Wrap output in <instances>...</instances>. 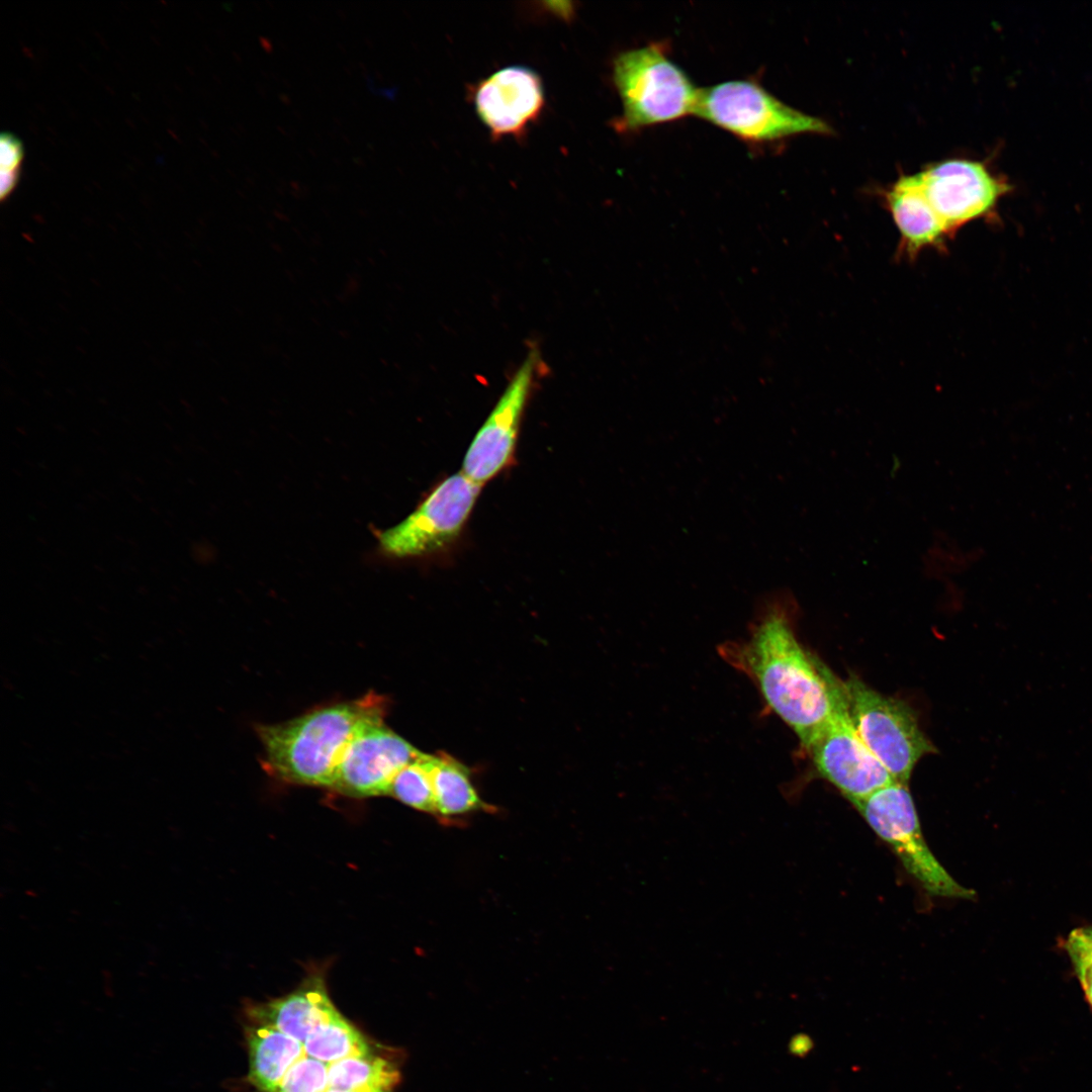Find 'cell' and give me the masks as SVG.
<instances>
[{
  "label": "cell",
  "mask_w": 1092,
  "mask_h": 1092,
  "mask_svg": "<svg viewBox=\"0 0 1092 1092\" xmlns=\"http://www.w3.org/2000/svg\"><path fill=\"white\" fill-rule=\"evenodd\" d=\"M612 81L622 112L615 129L633 132L695 114L700 95L687 73L674 63L663 42H651L618 54Z\"/></svg>",
  "instance_id": "cell-3"
},
{
  "label": "cell",
  "mask_w": 1092,
  "mask_h": 1092,
  "mask_svg": "<svg viewBox=\"0 0 1092 1092\" xmlns=\"http://www.w3.org/2000/svg\"><path fill=\"white\" fill-rule=\"evenodd\" d=\"M1064 946L1077 948L1092 958V925L1078 927L1071 931Z\"/></svg>",
  "instance_id": "cell-23"
},
{
  "label": "cell",
  "mask_w": 1092,
  "mask_h": 1092,
  "mask_svg": "<svg viewBox=\"0 0 1092 1092\" xmlns=\"http://www.w3.org/2000/svg\"><path fill=\"white\" fill-rule=\"evenodd\" d=\"M471 101L494 140L521 139L541 117L546 103L543 82L529 67H504L477 82Z\"/></svg>",
  "instance_id": "cell-12"
},
{
  "label": "cell",
  "mask_w": 1092,
  "mask_h": 1092,
  "mask_svg": "<svg viewBox=\"0 0 1092 1092\" xmlns=\"http://www.w3.org/2000/svg\"><path fill=\"white\" fill-rule=\"evenodd\" d=\"M855 729L875 757L901 784L921 757L935 751L905 702L883 695L856 676L843 682Z\"/></svg>",
  "instance_id": "cell-6"
},
{
  "label": "cell",
  "mask_w": 1092,
  "mask_h": 1092,
  "mask_svg": "<svg viewBox=\"0 0 1092 1092\" xmlns=\"http://www.w3.org/2000/svg\"><path fill=\"white\" fill-rule=\"evenodd\" d=\"M386 706L385 698L370 692L285 722L259 725L264 768L286 783L331 788L352 738L366 723L384 717Z\"/></svg>",
  "instance_id": "cell-2"
},
{
  "label": "cell",
  "mask_w": 1092,
  "mask_h": 1092,
  "mask_svg": "<svg viewBox=\"0 0 1092 1092\" xmlns=\"http://www.w3.org/2000/svg\"><path fill=\"white\" fill-rule=\"evenodd\" d=\"M24 159L21 141L11 132L0 136V198L5 201L15 190Z\"/></svg>",
  "instance_id": "cell-21"
},
{
  "label": "cell",
  "mask_w": 1092,
  "mask_h": 1092,
  "mask_svg": "<svg viewBox=\"0 0 1092 1092\" xmlns=\"http://www.w3.org/2000/svg\"><path fill=\"white\" fill-rule=\"evenodd\" d=\"M435 755L421 753L394 778L389 795L407 806L436 813L433 771Z\"/></svg>",
  "instance_id": "cell-19"
},
{
  "label": "cell",
  "mask_w": 1092,
  "mask_h": 1092,
  "mask_svg": "<svg viewBox=\"0 0 1092 1092\" xmlns=\"http://www.w3.org/2000/svg\"><path fill=\"white\" fill-rule=\"evenodd\" d=\"M337 1009L324 979L312 976L291 994L253 1010L261 1024L270 1025L304 1043L309 1032Z\"/></svg>",
  "instance_id": "cell-14"
},
{
  "label": "cell",
  "mask_w": 1092,
  "mask_h": 1092,
  "mask_svg": "<svg viewBox=\"0 0 1092 1092\" xmlns=\"http://www.w3.org/2000/svg\"><path fill=\"white\" fill-rule=\"evenodd\" d=\"M1064 947L1071 959L1075 974L1084 991L1086 1000L1092 1007V958L1077 948L1071 946Z\"/></svg>",
  "instance_id": "cell-22"
},
{
  "label": "cell",
  "mask_w": 1092,
  "mask_h": 1092,
  "mask_svg": "<svg viewBox=\"0 0 1092 1092\" xmlns=\"http://www.w3.org/2000/svg\"><path fill=\"white\" fill-rule=\"evenodd\" d=\"M433 781L439 816H458L486 808L470 782L468 768L450 755H435Z\"/></svg>",
  "instance_id": "cell-16"
},
{
  "label": "cell",
  "mask_w": 1092,
  "mask_h": 1092,
  "mask_svg": "<svg viewBox=\"0 0 1092 1092\" xmlns=\"http://www.w3.org/2000/svg\"><path fill=\"white\" fill-rule=\"evenodd\" d=\"M383 719L366 723L355 734L336 767L331 789L357 798L389 795L399 770L421 755Z\"/></svg>",
  "instance_id": "cell-10"
},
{
  "label": "cell",
  "mask_w": 1092,
  "mask_h": 1092,
  "mask_svg": "<svg viewBox=\"0 0 1092 1092\" xmlns=\"http://www.w3.org/2000/svg\"><path fill=\"white\" fill-rule=\"evenodd\" d=\"M852 804L927 893L944 898L975 897V892L960 885L928 847L906 784L894 782Z\"/></svg>",
  "instance_id": "cell-5"
},
{
  "label": "cell",
  "mask_w": 1092,
  "mask_h": 1092,
  "mask_svg": "<svg viewBox=\"0 0 1092 1092\" xmlns=\"http://www.w3.org/2000/svg\"><path fill=\"white\" fill-rule=\"evenodd\" d=\"M481 486L462 471L447 477L403 521L381 533L382 550L404 558L446 548L459 537Z\"/></svg>",
  "instance_id": "cell-7"
},
{
  "label": "cell",
  "mask_w": 1092,
  "mask_h": 1092,
  "mask_svg": "<svg viewBox=\"0 0 1092 1092\" xmlns=\"http://www.w3.org/2000/svg\"><path fill=\"white\" fill-rule=\"evenodd\" d=\"M695 114L751 145L831 132L824 120L782 102L752 80H731L700 89Z\"/></svg>",
  "instance_id": "cell-4"
},
{
  "label": "cell",
  "mask_w": 1092,
  "mask_h": 1092,
  "mask_svg": "<svg viewBox=\"0 0 1092 1092\" xmlns=\"http://www.w3.org/2000/svg\"><path fill=\"white\" fill-rule=\"evenodd\" d=\"M930 206L949 237L963 225L994 211L1011 189L978 161L952 159L916 173Z\"/></svg>",
  "instance_id": "cell-9"
},
{
  "label": "cell",
  "mask_w": 1092,
  "mask_h": 1092,
  "mask_svg": "<svg viewBox=\"0 0 1092 1092\" xmlns=\"http://www.w3.org/2000/svg\"><path fill=\"white\" fill-rule=\"evenodd\" d=\"M249 1046L251 1083L262 1092H273L287 1071L303 1056V1044L266 1024L250 1029Z\"/></svg>",
  "instance_id": "cell-15"
},
{
  "label": "cell",
  "mask_w": 1092,
  "mask_h": 1092,
  "mask_svg": "<svg viewBox=\"0 0 1092 1092\" xmlns=\"http://www.w3.org/2000/svg\"><path fill=\"white\" fill-rule=\"evenodd\" d=\"M303 1048L307 1056L327 1064L372 1054L363 1034L338 1010L309 1032Z\"/></svg>",
  "instance_id": "cell-18"
},
{
  "label": "cell",
  "mask_w": 1092,
  "mask_h": 1092,
  "mask_svg": "<svg viewBox=\"0 0 1092 1092\" xmlns=\"http://www.w3.org/2000/svg\"><path fill=\"white\" fill-rule=\"evenodd\" d=\"M325 1092H384V1091H349L336 1088H328Z\"/></svg>",
  "instance_id": "cell-24"
},
{
  "label": "cell",
  "mask_w": 1092,
  "mask_h": 1092,
  "mask_svg": "<svg viewBox=\"0 0 1092 1092\" xmlns=\"http://www.w3.org/2000/svg\"><path fill=\"white\" fill-rule=\"evenodd\" d=\"M328 1088V1064L305 1055L287 1071L273 1092H325Z\"/></svg>",
  "instance_id": "cell-20"
},
{
  "label": "cell",
  "mask_w": 1092,
  "mask_h": 1092,
  "mask_svg": "<svg viewBox=\"0 0 1092 1092\" xmlns=\"http://www.w3.org/2000/svg\"><path fill=\"white\" fill-rule=\"evenodd\" d=\"M886 203L900 234V254L915 259L926 248H942L949 237L926 199L917 174L900 177L886 193Z\"/></svg>",
  "instance_id": "cell-13"
},
{
  "label": "cell",
  "mask_w": 1092,
  "mask_h": 1092,
  "mask_svg": "<svg viewBox=\"0 0 1092 1092\" xmlns=\"http://www.w3.org/2000/svg\"><path fill=\"white\" fill-rule=\"evenodd\" d=\"M540 365L539 353L530 351L473 438L463 460L462 472L474 482L482 485L512 460Z\"/></svg>",
  "instance_id": "cell-11"
},
{
  "label": "cell",
  "mask_w": 1092,
  "mask_h": 1092,
  "mask_svg": "<svg viewBox=\"0 0 1092 1092\" xmlns=\"http://www.w3.org/2000/svg\"><path fill=\"white\" fill-rule=\"evenodd\" d=\"M794 610L787 593L765 598L749 636L726 643L720 653L755 682L767 706L807 750L829 723L843 682L800 643Z\"/></svg>",
  "instance_id": "cell-1"
},
{
  "label": "cell",
  "mask_w": 1092,
  "mask_h": 1092,
  "mask_svg": "<svg viewBox=\"0 0 1092 1092\" xmlns=\"http://www.w3.org/2000/svg\"><path fill=\"white\" fill-rule=\"evenodd\" d=\"M807 751L819 776L851 803L896 782L859 737L844 685L829 723Z\"/></svg>",
  "instance_id": "cell-8"
},
{
  "label": "cell",
  "mask_w": 1092,
  "mask_h": 1092,
  "mask_svg": "<svg viewBox=\"0 0 1092 1092\" xmlns=\"http://www.w3.org/2000/svg\"><path fill=\"white\" fill-rule=\"evenodd\" d=\"M329 1088L392 1092L399 1081L397 1067L373 1054L328 1064Z\"/></svg>",
  "instance_id": "cell-17"
}]
</instances>
